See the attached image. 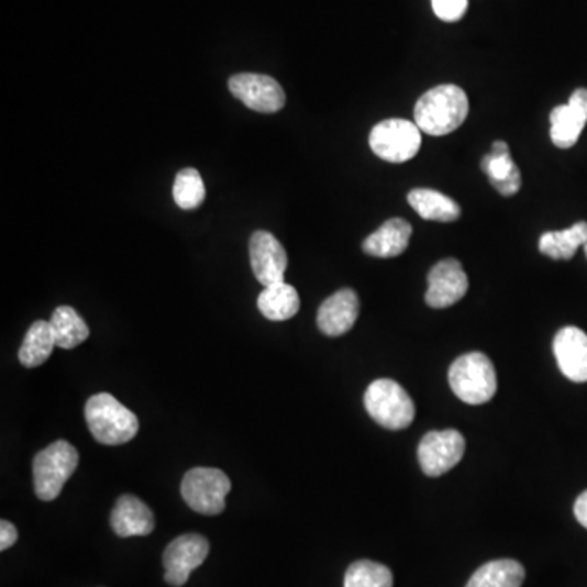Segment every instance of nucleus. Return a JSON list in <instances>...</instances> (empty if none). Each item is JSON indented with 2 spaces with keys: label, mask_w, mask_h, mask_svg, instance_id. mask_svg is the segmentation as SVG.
Instances as JSON below:
<instances>
[{
  "label": "nucleus",
  "mask_w": 587,
  "mask_h": 587,
  "mask_svg": "<svg viewBox=\"0 0 587 587\" xmlns=\"http://www.w3.org/2000/svg\"><path fill=\"white\" fill-rule=\"evenodd\" d=\"M468 97L461 87L440 86L428 90L414 107V123L430 136H445L464 124Z\"/></svg>",
  "instance_id": "obj_1"
},
{
  "label": "nucleus",
  "mask_w": 587,
  "mask_h": 587,
  "mask_svg": "<svg viewBox=\"0 0 587 587\" xmlns=\"http://www.w3.org/2000/svg\"><path fill=\"white\" fill-rule=\"evenodd\" d=\"M86 421L90 433L100 444H126L136 438L140 420L113 395L98 394L86 403Z\"/></svg>",
  "instance_id": "obj_2"
},
{
  "label": "nucleus",
  "mask_w": 587,
  "mask_h": 587,
  "mask_svg": "<svg viewBox=\"0 0 587 587\" xmlns=\"http://www.w3.org/2000/svg\"><path fill=\"white\" fill-rule=\"evenodd\" d=\"M448 386L465 403H487L498 389L491 359L484 353H468L457 357L448 369Z\"/></svg>",
  "instance_id": "obj_3"
},
{
  "label": "nucleus",
  "mask_w": 587,
  "mask_h": 587,
  "mask_svg": "<svg viewBox=\"0 0 587 587\" xmlns=\"http://www.w3.org/2000/svg\"><path fill=\"white\" fill-rule=\"evenodd\" d=\"M79 465V452L67 441H56L33 458V484L42 501H53Z\"/></svg>",
  "instance_id": "obj_4"
},
{
  "label": "nucleus",
  "mask_w": 587,
  "mask_h": 587,
  "mask_svg": "<svg viewBox=\"0 0 587 587\" xmlns=\"http://www.w3.org/2000/svg\"><path fill=\"white\" fill-rule=\"evenodd\" d=\"M364 407L376 423L391 431L413 423L417 408L408 391L391 379H377L367 387Z\"/></svg>",
  "instance_id": "obj_5"
},
{
  "label": "nucleus",
  "mask_w": 587,
  "mask_h": 587,
  "mask_svg": "<svg viewBox=\"0 0 587 587\" xmlns=\"http://www.w3.org/2000/svg\"><path fill=\"white\" fill-rule=\"evenodd\" d=\"M232 484L219 468L196 467L187 472L181 481V496L193 511L218 516L225 509V498Z\"/></svg>",
  "instance_id": "obj_6"
},
{
  "label": "nucleus",
  "mask_w": 587,
  "mask_h": 587,
  "mask_svg": "<svg viewBox=\"0 0 587 587\" xmlns=\"http://www.w3.org/2000/svg\"><path fill=\"white\" fill-rule=\"evenodd\" d=\"M369 146L374 154L391 164L411 160L421 147V130L408 120L383 121L370 131Z\"/></svg>",
  "instance_id": "obj_7"
},
{
  "label": "nucleus",
  "mask_w": 587,
  "mask_h": 587,
  "mask_svg": "<svg viewBox=\"0 0 587 587\" xmlns=\"http://www.w3.org/2000/svg\"><path fill=\"white\" fill-rule=\"evenodd\" d=\"M465 454V438L458 431H431L420 442L418 461L428 477H441L455 467Z\"/></svg>",
  "instance_id": "obj_8"
},
{
  "label": "nucleus",
  "mask_w": 587,
  "mask_h": 587,
  "mask_svg": "<svg viewBox=\"0 0 587 587\" xmlns=\"http://www.w3.org/2000/svg\"><path fill=\"white\" fill-rule=\"evenodd\" d=\"M229 90L246 108L258 113H276L286 104V93L278 80L263 74H235L229 80Z\"/></svg>",
  "instance_id": "obj_9"
},
{
  "label": "nucleus",
  "mask_w": 587,
  "mask_h": 587,
  "mask_svg": "<svg viewBox=\"0 0 587 587\" xmlns=\"http://www.w3.org/2000/svg\"><path fill=\"white\" fill-rule=\"evenodd\" d=\"M209 542L199 534L180 535L164 552L165 582L174 587L187 585L191 573L204 563Z\"/></svg>",
  "instance_id": "obj_10"
},
{
  "label": "nucleus",
  "mask_w": 587,
  "mask_h": 587,
  "mask_svg": "<svg viewBox=\"0 0 587 587\" xmlns=\"http://www.w3.org/2000/svg\"><path fill=\"white\" fill-rule=\"evenodd\" d=\"M250 265L253 275L265 288L285 283L288 255L281 242L266 231H258L250 239Z\"/></svg>",
  "instance_id": "obj_11"
},
{
  "label": "nucleus",
  "mask_w": 587,
  "mask_h": 587,
  "mask_svg": "<svg viewBox=\"0 0 587 587\" xmlns=\"http://www.w3.org/2000/svg\"><path fill=\"white\" fill-rule=\"evenodd\" d=\"M430 288L427 292V303L433 309H445L464 299L468 291L467 273L461 262L454 258L442 259L428 276Z\"/></svg>",
  "instance_id": "obj_12"
},
{
  "label": "nucleus",
  "mask_w": 587,
  "mask_h": 587,
  "mask_svg": "<svg viewBox=\"0 0 587 587\" xmlns=\"http://www.w3.org/2000/svg\"><path fill=\"white\" fill-rule=\"evenodd\" d=\"M587 123V89H578L568 103L553 108L550 113V137L560 148H569L578 143Z\"/></svg>",
  "instance_id": "obj_13"
},
{
  "label": "nucleus",
  "mask_w": 587,
  "mask_h": 587,
  "mask_svg": "<svg viewBox=\"0 0 587 587\" xmlns=\"http://www.w3.org/2000/svg\"><path fill=\"white\" fill-rule=\"evenodd\" d=\"M560 370L572 383H587V335L578 326H565L553 340Z\"/></svg>",
  "instance_id": "obj_14"
},
{
  "label": "nucleus",
  "mask_w": 587,
  "mask_h": 587,
  "mask_svg": "<svg viewBox=\"0 0 587 587\" xmlns=\"http://www.w3.org/2000/svg\"><path fill=\"white\" fill-rule=\"evenodd\" d=\"M357 317H359V297L353 289H342L320 306L317 325L326 336H342L353 329Z\"/></svg>",
  "instance_id": "obj_15"
},
{
  "label": "nucleus",
  "mask_w": 587,
  "mask_h": 587,
  "mask_svg": "<svg viewBox=\"0 0 587 587\" xmlns=\"http://www.w3.org/2000/svg\"><path fill=\"white\" fill-rule=\"evenodd\" d=\"M111 528L118 538H144L155 528L154 514L146 502L133 495H124L118 499L111 512Z\"/></svg>",
  "instance_id": "obj_16"
},
{
  "label": "nucleus",
  "mask_w": 587,
  "mask_h": 587,
  "mask_svg": "<svg viewBox=\"0 0 587 587\" xmlns=\"http://www.w3.org/2000/svg\"><path fill=\"white\" fill-rule=\"evenodd\" d=\"M481 170L488 175L489 184L498 190V193L512 196L521 190V170L512 160L505 141H496L492 144L491 154L481 160Z\"/></svg>",
  "instance_id": "obj_17"
},
{
  "label": "nucleus",
  "mask_w": 587,
  "mask_h": 587,
  "mask_svg": "<svg viewBox=\"0 0 587 587\" xmlns=\"http://www.w3.org/2000/svg\"><path fill=\"white\" fill-rule=\"evenodd\" d=\"M411 234L413 228L410 222L400 218L389 219L363 242V250L376 258H394L408 248Z\"/></svg>",
  "instance_id": "obj_18"
},
{
  "label": "nucleus",
  "mask_w": 587,
  "mask_h": 587,
  "mask_svg": "<svg viewBox=\"0 0 587 587\" xmlns=\"http://www.w3.org/2000/svg\"><path fill=\"white\" fill-rule=\"evenodd\" d=\"M408 202L427 221L454 222L461 218V206L454 199L430 188L411 190Z\"/></svg>",
  "instance_id": "obj_19"
},
{
  "label": "nucleus",
  "mask_w": 587,
  "mask_h": 587,
  "mask_svg": "<svg viewBox=\"0 0 587 587\" xmlns=\"http://www.w3.org/2000/svg\"><path fill=\"white\" fill-rule=\"evenodd\" d=\"M258 310L273 322L292 319L300 309L299 294L288 283L268 286L258 296Z\"/></svg>",
  "instance_id": "obj_20"
},
{
  "label": "nucleus",
  "mask_w": 587,
  "mask_h": 587,
  "mask_svg": "<svg viewBox=\"0 0 587 587\" xmlns=\"http://www.w3.org/2000/svg\"><path fill=\"white\" fill-rule=\"evenodd\" d=\"M525 569L516 560H495L478 568L465 587H521Z\"/></svg>",
  "instance_id": "obj_21"
},
{
  "label": "nucleus",
  "mask_w": 587,
  "mask_h": 587,
  "mask_svg": "<svg viewBox=\"0 0 587 587\" xmlns=\"http://www.w3.org/2000/svg\"><path fill=\"white\" fill-rule=\"evenodd\" d=\"M56 344V336H54L53 326L45 320H38L30 326L26 332L25 340L19 351L20 363L25 367L42 366L43 363L49 359Z\"/></svg>",
  "instance_id": "obj_22"
},
{
  "label": "nucleus",
  "mask_w": 587,
  "mask_h": 587,
  "mask_svg": "<svg viewBox=\"0 0 587 587\" xmlns=\"http://www.w3.org/2000/svg\"><path fill=\"white\" fill-rule=\"evenodd\" d=\"M587 242V222H576L563 231L545 232L540 237L539 250L552 259H569L576 255L579 246Z\"/></svg>",
  "instance_id": "obj_23"
},
{
  "label": "nucleus",
  "mask_w": 587,
  "mask_h": 587,
  "mask_svg": "<svg viewBox=\"0 0 587 587\" xmlns=\"http://www.w3.org/2000/svg\"><path fill=\"white\" fill-rule=\"evenodd\" d=\"M56 344L63 350H73L89 339L90 330L86 320L73 307H57L49 320Z\"/></svg>",
  "instance_id": "obj_24"
},
{
  "label": "nucleus",
  "mask_w": 587,
  "mask_h": 587,
  "mask_svg": "<svg viewBox=\"0 0 587 587\" xmlns=\"http://www.w3.org/2000/svg\"><path fill=\"white\" fill-rule=\"evenodd\" d=\"M344 587H394V575L386 565L359 560L347 568Z\"/></svg>",
  "instance_id": "obj_25"
},
{
  "label": "nucleus",
  "mask_w": 587,
  "mask_h": 587,
  "mask_svg": "<svg viewBox=\"0 0 587 587\" xmlns=\"http://www.w3.org/2000/svg\"><path fill=\"white\" fill-rule=\"evenodd\" d=\"M174 199L178 208L190 211L199 208L206 199V187L201 174L196 168L178 171L174 184Z\"/></svg>",
  "instance_id": "obj_26"
},
{
  "label": "nucleus",
  "mask_w": 587,
  "mask_h": 587,
  "mask_svg": "<svg viewBox=\"0 0 587 587\" xmlns=\"http://www.w3.org/2000/svg\"><path fill=\"white\" fill-rule=\"evenodd\" d=\"M434 13L442 22H458L467 12L468 0H431Z\"/></svg>",
  "instance_id": "obj_27"
},
{
  "label": "nucleus",
  "mask_w": 587,
  "mask_h": 587,
  "mask_svg": "<svg viewBox=\"0 0 587 587\" xmlns=\"http://www.w3.org/2000/svg\"><path fill=\"white\" fill-rule=\"evenodd\" d=\"M16 539H19V532H16L15 525L7 521L0 522V550L5 552L16 542Z\"/></svg>",
  "instance_id": "obj_28"
},
{
  "label": "nucleus",
  "mask_w": 587,
  "mask_h": 587,
  "mask_svg": "<svg viewBox=\"0 0 587 587\" xmlns=\"http://www.w3.org/2000/svg\"><path fill=\"white\" fill-rule=\"evenodd\" d=\"M575 516L579 524L587 529V491L582 492L575 502Z\"/></svg>",
  "instance_id": "obj_29"
},
{
  "label": "nucleus",
  "mask_w": 587,
  "mask_h": 587,
  "mask_svg": "<svg viewBox=\"0 0 587 587\" xmlns=\"http://www.w3.org/2000/svg\"><path fill=\"white\" fill-rule=\"evenodd\" d=\"M585 252H586V256H587V242L585 244Z\"/></svg>",
  "instance_id": "obj_30"
}]
</instances>
